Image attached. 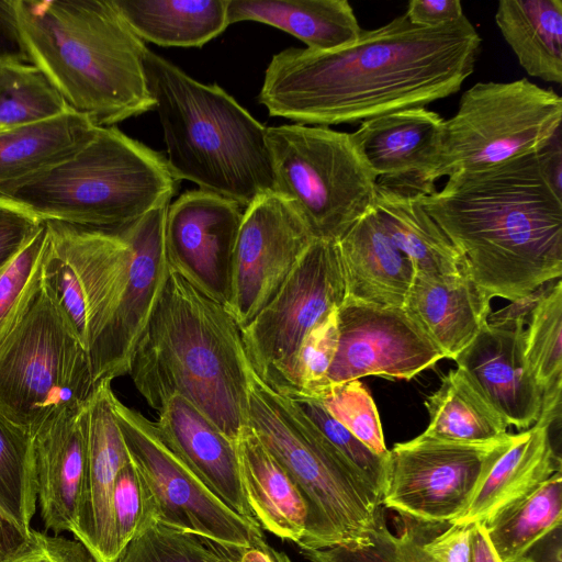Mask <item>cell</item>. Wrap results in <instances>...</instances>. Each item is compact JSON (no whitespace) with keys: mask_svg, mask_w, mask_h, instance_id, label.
Masks as SVG:
<instances>
[{"mask_svg":"<svg viewBox=\"0 0 562 562\" xmlns=\"http://www.w3.org/2000/svg\"><path fill=\"white\" fill-rule=\"evenodd\" d=\"M247 426L284 468L307 505L300 549L358 543L385 517L381 493L285 395L251 369Z\"/></svg>","mask_w":562,"mask_h":562,"instance_id":"obj_7","label":"cell"},{"mask_svg":"<svg viewBox=\"0 0 562 562\" xmlns=\"http://www.w3.org/2000/svg\"><path fill=\"white\" fill-rule=\"evenodd\" d=\"M467 562H503L492 547L482 524H472Z\"/></svg>","mask_w":562,"mask_h":562,"instance_id":"obj_49","label":"cell"},{"mask_svg":"<svg viewBox=\"0 0 562 562\" xmlns=\"http://www.w3.org/2000/svg\"><path fill=\"white\" fill-rule=\"evenodd\" d=\"M336 244L346 300L378 307L403 308L415 269L391 240L373 207Z\"/></svg>","mask_w":562,"mask_h":562,"instance_id":"obj_25","label":"cell"},{"mask_svg":"<svg viewBox=\"0 0 562 562\" xmlns=\"http://www.w3.org/2000/svg\"><path fill=\"white\" fill-rule=\"evenodd\" d=\"M443 358L404 308L345 300L338 308V346L327 387L369 375L411 380Z\"/></svg>","mask_w":562,"mask_h":562,"instance_id":"obj_15","label":"cell"},{"mask_svg":"<svg viewBox=\"0 0 562 562\" xmlns=\"http://www.w3.org/2000/svg\"><path fill=\"white\" fill-rule=\"evenodd\" d=\"M71 110L32 63H0V132L45 121Z\"/></svg>","mask_w":562,"mask_h":562,"instance_id":"obj_36","label":"cell"},{"mask_svg":"<svg viewBox=\"0 0 562 562\" xmlns=\"http://www.w3.org/2000/svg\"><path fill=\"white\" fill-rule=\"evenodd\" d=\"M266 137L274 193L313 239L337 241L373 207L376 177L350 133L297 123L267 127Z\"/></svg>","mask_w":562,"mask_h":562,"instance_id":"obj_8","label":"cell"},{"mask_svg":"<svg viewBox=\"0 0 562 562\" xmlns=\"http://www.w3.org/2000/svg\"><path fill=\"white\" fill-rule=\"evenodd\" d=\"M4 562H93L78 540L31 529L23 546Z\"/></svg>","mask_w":562,"mask_h":562,"instance_id":"obj_45","label":"cell"},{"mask_svg":"<svg viewBox=\"0 0 562 562\" xmlns=\"http://www.w3.org/2000/svg\"><path fill=\"white\" fill-rule=\"evenodd\" d=\"M144 42L159 46L201 47L228 26V0H113Z\"/></svg>","mask_w":562,"mask_h":562,"instance_id":"obj_31","label":"cell"},{"mask_svg":"<svg viewBox=\"0 0 562 562\" xmlns=\"http://www.w3.org/2000/svg\"><path fill=\"white\" fill-rule=\"evenodd\" d=\"M46 224L0 270V341L12 329L41 281Z\"/></svg>","mask_w":562,"mask_h":562,"instance_id":"obj_40","label":"cell"},{"mask_svg":"<svg viewBox=\"0 0 562 562\" xmlns=\"http://www.w3.org/2000/svg\"><path fill=\"white\" fill-rule=\"evenodd\" d=\"M112 516L120 554L139 532L155 522L149 494L131 460L116 475Z\"/></svg>","mask_w":562,"mask_h":562,"instance_id":"obj_43","label":"cell"},{"mask_svg":"<svg viewBox=\"0 0 562 562\" xmlns=\"http://www.w3.org/2000/svg\"><path fill=\"white\" fill-rule=\"evenodd\" d=\"M445 120L425 106L408 108L361 122L350 133L376 179L418 184L437 158Z\"/></svg>","mask_w":562,"mask_h":562,"instance_id":"obj_22","label":"cell"},{"mask_svg":"<svg viewBox=\"0 0 562 562\" xmlns=\"http://www.w3.org/2000/svg\"><path fill=\"white\" fill-rule=\"evenodd\" d=\"M250 370L226 306L170 266L128 372L142 397L158 413L179 395L236 442L247 426Z\"/></svg>","mask_w":562,"mask_h":562,"instance_id":"obj_3","label":"cell"},{"mask_svg":"<svg viewBox=\"0 0 562 562\" xmlns=\"http://www.w3.org/2000/svg\"><path fill=\"white\" fill-rule=\"evenodd\" d=\"M562 99L526 78L477 82L445 121L434 166L420 181L423 192L458 171L481 170L538 153L561 134Z\"/></svg>","mask_w":562,"mask_h":562,"instance_id":"obj_10","label":"cell"},{"mask_svg":"<svg viewBox=\"0 0 562 562\" xmlns=\"http://www.w3.org/2000/svg\"><path fill=\"white\" fill-rule=\"evenodd\" d=\"M88 352L42 280L0 341V414L29 435L56 411L88 401Z\"/></svg>","mask_w":562,"mask_h":562,"instance_id":"obj_9","label":"cell"},{"mask_svg":"<svg viewBox=\"0 0 562 562\" xmlns=\"http://www.w3.org/2000/svg\"><path fill=\"white\" fill-rule=\"evenodd\" d=\"M338 308L331 310L304 337L286 391L318 398L326 390L327 373L338 346Z\"/></svg>","mask_w":562,"mask_h":562,"instance_id":"obj_42","label":"cell"},{"mask_svg":"<svg viewBox=\"0 0 562 562\" xmlns=\"http://www.w3.org/2000/svg\"><path fill=\"white\" fill-rule=\"evenodd\" d=\"M429 423L424 437L464 445H488L508 438V424L459 368L442 378L425 401Z\"/></svg>","mask_w":562,"mask_h":562,"instance_id":"obj_33","label":"cell"},{"mask_svg":"<svg viewBox=\"0 0 562 562\" xmlns=\"http://www.w3.org/2000/svg\"><path fill=\"white\" fill-rule=\"evenodd\" d=\"M558 525H562V472L499 512L484 527L499 559L517 562L532 543Z\"/></svg>","mask_w":562,"mask_h":562,"instance_id":"obj_34","label":"cell"},{"mask_svg":"<svg viewBox=\"0 0 562 562\" xmlns=\"http://www.w3.org/2000/svg\"><path fill=\"white\" fill-rule=\"evenodd\" d=\"M243 214L236 203L200 189L181 194L166 213L169 265L224 305Z\"/></svg>","mask_w":562,"mask_h":562,"instance_id":"obj_17","label":"cell"},{"mask_svg":"<svg viewBox=\"0 0 562 562\" xmlns=\"http://www.w3.org/2000/svg\"><path fill=\"white\" fill-rule=\"evenodd\" d=\"M144 69L178 180L240 207L274 192L267 127L218 85H204L146 49Z\"/></svg>","mask_w":562,"mask_h":562,"instance_id":"obj_5","label":"cell"},{"mask_svg":"<svg viewBox=\"0 0 562 562\" xmlns=\"http://www.w3.org/2000/svg\"><path fill=\"white\" fill-rule=\"evenodd\" d=\"M481 42L465 15L422 27L403 14L335 50L274 54L258 99L271 116L319 126L424 106L460 90Z\"/></svg>","mask_w":562,"mask_h":562,"instance_id":"obj_1","label":"cell"},{"mask_svg":"<svg viewBox=\"0 0 562 562\" xmlns=\"http://www.w3.org/2000/svg\"><path fill=\"white\" fill-rule=\"evenodd\" d=\"M114 414L131 462L151 501L155 522L222 546L265 543L256 520L234 512L166 445L155 423L113 397Z\"/></svg>","mask_w":562,"mask_h":562,"instance_id":"obj_11","label":"cell"},{"mask_svg":"<svg viewBox=\"0 0 562 562\" xmlns=\"http://www.w3.org/2000/svg\"><path fill=\"white\" fill-rule=\"evenodd\" d=\"M288 396L319 432L381 493L385 479L386 458L370 450L345 426L337 422L314 397L295 391L279 392Z\"/></svg>","mask_w":562,"mask_h":562,"instance_id":"obj_41","label":"cell"},{"mask_svg":"<svg viewBox=\"0 0 562 562\" xmlns=\"http://www.w3.org/2000/svg\"><path fill=\"white\" fill-rule=\"evenodd\" d=\"M405 15L416 26L438 27L454 23L464 14L459 0H411Z\"/></svg>","mask_w":562,"mask_h":562,"instance_id":"obj_46","label":"cell"},{"mask_svg":"<svg viewBox=\"0 0 562 562\" xmlns=\"http://www.w3.org/2000/svg\"><path fill=\"white\" fill-rule=\"evenodd\" d=\"M495 22L529 76L562 83L561 0H501Z\"/></svg>","mask_w":562,"mask_h":562,"instance_id":"obj_32","label":"cell"},{"mask_svg":"<svg viewBox=\"0 0 562 562\" xmlns=\"http://www.w3.org/2000/svg\"><path fill=\"white\" fill-rule=\"evenodd\" d=\"M418 192L413 187L376 179L373 210L391 240L413 263L415 273H456L463 258L423 209Z\"/></svg>","mask_w":562,"mask_h":562,"instance_id":"obj_28","label":"cell"},{"mask_svg":"<svg viewBox=\"0 0 562 562\" xmlns=\"http://www.w3.org/2000/svg\"><path fill=\"white\" fill-rule=\"evenodd\" d=\"M510 439L509 434L495 443L464 445L420 434L395 443L386 457L383 507L425 521L454 522Z\"/></svg>","mask_w":562,"mask_h":562,"instance_id":"obj_13","label":"cell"},{"mask_svg":"<svg viewBox=\"0 0 562 562\" xmlns=\"http://www.w3.org/2000/svg\"><path fill=\"white\" fill-rule=\"evenodd\" d=\"M168 205H160L116 229L130 246V277L125 294L111 321L88 351L94 385L130 372L135 347L170 269L165 245Z\"/></svg>","mask_w":562,"mask_h":562,"instance_id":"obj_16","label":"cell"},{"mask_svg":"<svg viewBox=\"0 0 562 562\" xmlns=\"http://www.w3.org/2000/svg\"><path fill=\"white\" fill-rule=\"evenodd\" d=\"M345 300L336 241L314 239L274 297L241 328L255 373L277 392L289 390L304 337Z\"/></svg>","mask_w":562,"mask_h":562,"instance_id":"obj_12","label":"cell"},{"mask_svg":"<svg viewBox=\"0 0 562 562\" xmlns=\"http://www.w3.org/2000/svg\"><path fill=\"white\" fill-rule=\"evenodd\" d=\"M31 438L44 527L75 537L88 464L87 402L56 411Z\"/></svg>","mask_w":562,"mask_h":562,"instance_id":"obj_18","label":"cell"},{"mask_svg":"<svg viewBox=\"0 0 562 562\" xmlns=\"http://www.w3.org/2000/svg\"><path fill=\"white\" fill-rule=\"evenodd\" d=\"M241 21L280 29L316 52L345 47L362 32L347 0H228V25Z\"/></svg>","mask_w":562,"mask_h":562,"instance_id":"obj_29","label":"cell"},{"mask_svg":"<svg viewBox=\"0 0 562 562\" xmlns=\"http://www.w3.org/2000/svg\"><path fill=\"white\" fill-rule=\"evenodd\" d=\"M561 470L562 460L553 447L550 427L535 423L512 435L509 445L480 484L468 508L452 524L484 525Z\"/></svg>","mask_w":562,"mask_h":562,"instance_id":"obj_26","label":"cell"},{"mask_svg":"<svg viewBox=\"0 0 562 562\" xmlns=\"http://www.w3.org/2000/svg\"><path fill=\"white\" fill-rule=\"evenodd\" d=\"M418 195L492 299L513 302L561 278L562 195L546 177L540 150L454 172L441 190Z\"/></svg>","mask_w":562,"mask_h":562,"instance_id":"obj_2","label":"cell"},{"mask_svg":"<svg viewBox=\"0 0 562 562\" xmlns=\"http://www.w3.org/2000/svg\"><path fill=\"white\" fill-rule=\"evenodd\" d=\"M517 562H562V525L539 538Z\"/></svg>","mask_w":562,"mask_h":562,"instance_id":"obj_48","label":"cell"},{"mask_svg":"<svg viewBox=\"0 0 562 562\" xmlns=\"http://www.w3.org/2000/svg\"><path fill=\"white\" fill-rule=\"evenodd\" d=\"M43 224L26 207L0 198V270L21 252Z\"/></svg>","mask_w":562,"mask_h":562,"instance_id":"obj_44","label":"cell"},{"mask_svg":"<svg viewBox=\"0 0 562 562\" xmlns=\"http://www.w3.org/2000/svg\"><path fill=\"white\" fill-rule=\"evenodd\" d=\"M525 357L542 393L562 383V282H550L524 331Z\"/></svg>","mask_w":562,"mask_h":562,"instance_id":"obj_37","label":"cell"},{"mask_svg":"<svg viewBox=\"0 0 562 562\" xmlns=\"http://www.w3.org/2000/svg\"><path fill=\"white\" fill-rule=\"evenodd\" d=\"M36 506L31 435L0 414V513L29 536Z\"/></svg>","mask_w":562,"mask_h":562,"instance_id":"obj_35","label":"cell"},{"mask_svg":"<svg viewBox=\"0 0 562 562\" xmlns=\"http://www.w3.org/2000/svg\"><path fill=\"white\" fill-rule=\"evenodd\" d=\"M26 538L27 536L0 513V562L13 555Z\"/></svg>","mask_w":562,"mask_h":562,"instance_id":"obj_50","label":"cell"},{"mask_svg":"<svg viewBox=\"0 0 562 562\" xmlns=\"http://www.w3.org/2000/svg\"><path fill=\"white\" fill-rule=\"evenodd\" d=\"M232 549L153 522L126 546L116 562H234Z\"/></svg>","mask_w":562,"mask_h":562,"instance_id":"obj_38","label":"cell"},{"mask_svg":"<svg viewBox=\"0 0 562 562\" xmlns=\"http://www.w3.org/2000/svg\"><path fill=\"white\" fill-rule=\"evenodd\" d=\"M178 179L166 158L114 126L74 155L3 192L42 221L116 231L169 204Z\"/></svg>","mask_w":562,"mask_h":562,"instance_id":"obj_6","label":"cell"},{"mask_svg":"<svg viewBox=\"0 0 562 562\" xmlns=\"http://www.w3.org/2000/svg\"><path fill=\"white\" fill-rule=\"evenodd\" d=\"M313 240L296 212L274 192L245 209L225 304L240 329L274 297Z\"/></svg>","mask_w":562,"mask_h":562,"instance_id":"obj_14","label":"cell"},{"mask_svg":"<svg viewBox=\"0 0 562 562\" xmlns=\"http://www.w3.org/2000/svg\"><path fill=\"white\" fill-rule=\"evenodd\" d=\"M98 125L69 110L55 117L0 132V194L74 155Z\"/></svg>","mask_w":562,"mask_h":562,"instance_id":"obj_30","label":"cell"},{"mask_svg":"<svg viewBox=\"0 0 562 562\" xmlns=\"http://www.w3.org/2000/svg\"><path fill=\"white\" fill-rule=\"evenodd\" d=\"M110 380L99 382L87 401L88 464L75 539L93 562H116L112 495L119 471L130 461L114 409Z\"/></svg>","mask_w":562,"mask_h":562,"instance_id":"obj_19","label":"cell"},{"mask_svg":"<svg viewBox=\"0 0 562 562\" xmlns=\"http://www.w3.org/2000/svg\"><path fill=\"white\" fill-rule=\"evenodd\" d=\"M154 423L166 445L215 495L256 520L243 490L236 442L179 395L166 402Z\"/></svg>","mask_w":562,"mask_h":562,"instance_id":"obj_21","label":"cell"},{"mask_svg":"<svg viewBox=\"0 0 562 562\" xmlns=\"http://www.w3.org/2000/svg\"><path fill=\"white\" fill-rule=\"evenodd\" d=\"M325 409L370 450L386 458L380 415L368 387L360 380L328 386L317 398Z\"/></svg>","mask_w":562,"mask_h":562,"instance_id":"obj_39","label":"cell"},{"mask_svg":"<svg viewBox=\"0 0 562 562\" xmlns=\"http://www.w3.org/2000/svg\"><path fill=\"white\" fill-rule=\"evenodd\" d=\"M29 61L16 30L11 0L0 1V63Z\"/></svg>","mask_w":562,"mask_h":562,"instance_id":"obj_47","label":"cell"},{"mask_svg":"<svg viewBox=\"0 0 562 562\" xmlns=\"http://www.w3.org/2000/svg\"><path fill=\"white\" fill-rule=\"evenodd\" d=\"M491 300L463 263L456 273H415L403 308L453 360L487 323Z\"/></svg>","mask_w":562,"mask_h":562,"instance_id":"obj_23","label":"cell"},{"mask_svg":"<svg viewBox=\"0 0 562 562\" xmlns=\"http://www.w3.org/2000/svg\"><path fill=\"white\" fill-rule=\"evenodd\" d=\"M243 490L261 529L296 544L303 538L308 510L284 468L246 426L236 441Z\"/></svg>","mask_w":562,"mask_h":562,"instance_id":"obj_27","label":"cell"},{"mask_svg":"<svg viewBox=\"0 0 562 562\" xmlns=\"http://www.w3.org/2000/svg\"><path fill=\"white\" fill-rule=\"evenodd\" d=\"M30 63L68 106L98 126L155 108L148 89L145 43L113 0H11Z\"/></svg>","mask_w":562,"mask_h":562,"instance_id":"obj_4","label":"cell"},{"mask_svg":"<svg viewBox=\"0 0 562 562\" xmlns=\"http://www.w3.org/2000/svg\"><path fill=\"white\" fill-rule=\"evenodd\" d=\"M524 327L521 323H486L453 359L507 424L518 429L537 422L542 402V391L525 357Z\"/></svg>","mask_w":562,"mask_h":562,"instance_id":"obj_20","label":"cell"},{"mask_svg":"<svg viewBox=\"0 0 562 562\" xmlns=\"http://www.w3.org/2000/svg\"><path fill=\"white\" fill-rule=\"evenodd\" d=\"M395 531L385 517L351 546L300 549L308 562H467L472 525L425 521L396 514Z\"/></svg>","mask_w":562,"mask_h":562,"instance_id":"obj_24","label":"cell"}]
</instances>
